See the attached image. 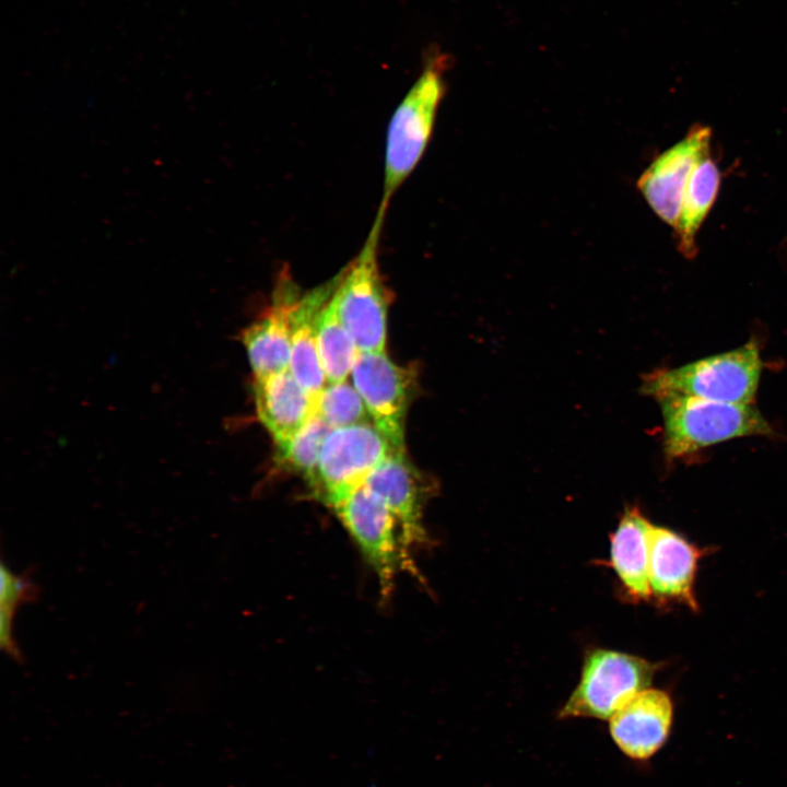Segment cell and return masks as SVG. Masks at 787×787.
Masks as SVG:
<instances>
[{"label":"cell","instance_id":"1","mask_svg":"<svg viewBox=\"0 0 787 787\" xmlns=\"http://www.w3.org/2000/svg\"><path fill=\"white\" fill-rule=\"evenodd\" d=\"M448 55L435 49L396 108L386 138L384 189L376 215H386L390 199L418 165L432 134L438 105L445 94Z\"/></svg>","mask_w":787,"mask_h":787},{"label":"cell","instance_id":"2","mask_svg":"<svg viewBox=\"0 0 787 787\" xmlns=\"http://www.w3.org/2000/svg\"><path fill=\"white\" fill-rule=\"evenodd\" d=\"M663 420V449L674 460L708 446L747 436H768L772 427L752 404L712 401L678 393L654 397Z\"/></svg>","mask_w":787,"mask_h":787},{"label":"cell","instance_id":"3","mask_svg":"<svg viewBox=\"0 0 787 787\" xmlns=\"http://www.w3.org/2000/svg\"><path fill=\"white\" fill-rule=\"evenodd\" d=\"M762 372L760 349L751 340L744 345L674 368L657 369L645 377L644 393L656 397L678 393L735 404H751Z\"/></svg>","mask_w":787,"mask_h":787},{"label":"cell","instance_id":"4","mask_svg":"<svg viewBox=\"0 0 787 787\" xmlns=\"http://www.w3.org/2000/svg\"><path fill=\"white\" fill-rule=\"evenodd\" d=\"M329 507L374 572L384 601L392 595L400 573L419 576L411 552L402 543L395 517L364 484Z\"/></svg>","mask_w":787,"mask_h":787},{"label":"cell","instance_id":"5","mask_svg":"<svg viewBox=\"0 0 787 787\" xmlns=\"http://www.w3.org/2000/svg\"><path fill=\"white\" fill-rule=\"evenodd\" d=\"M383 222L384 218L376 215L359 255L339 272L331 295L360 352H385L388 295L377 260Z\"/></svg>","mask_w":787,"mask_h":787},{"label":"cell","instance_id":"6","mask_svg":"<svg viewBox=\"0 0 787 787\" xmlns=\"http://www.w3.org/2000/svg\"><path fill=\"white\" fill-rule=\"evenodd\" d=\"M658 665L621 651L595 648L584 659L579 682L560 708V719H610L647 689Z\"/></svg>","mask_w":787,"mask_h":787},{"label":"cell","instance_id":"7","mask_svg":"<svg viewBox=\"0 0 787 787\" xmlns=\"http://www.w3.org/2000/svg\"><path fill=\"white\" fill-rule=\"evenodd\" d=\"M395 449L374 423L332 428L308 484L315 496L330 506L362 486Z\"/></svg>","mask_w":787,"mask_h":787},{"label":"cell","instance_id":"8","mask_svg":"<svg viewBox=\"0 0 787 787\" xmlns=\"http://www.w3.org/2000/svg\"><path fill=\"white\" fill-rule=\"evenodd\" d=\"M375 426L396 448H404V423L414 387L412 369L392 363L384 353L359 352L351 371Z\"/></svg>","mask_w":787,"mask_h":787},{"label":"cell","instance_id":"9","mask_svg":"<svg viewBox=\"0 0 787 787\" xmlns=\"http://www.w3.org/2000/svg\"><path fill=\"white\" fill-rule=\"evenodd\" d=\"M712 131L694 125L686 136L661 153L638 179V188L654 212L673 228L677 225L688 181L709 152Z\"/></svg>","mask_w":787,"mask_h":787},{"label":"cell","instance_id":"10","mask_svg":"<svg viewBox=\"0 0 787 787\" xmlns=\"http://www.w3.org/2000/svg\"><path fill=\"white\" fill-rule=\"evenodd\" d=\"M364 485L390 510L409 552L428 543L423 522L427 485L409 461L404 448L395 449L366 479Z\"/></svg>","mask_w":787,"mask_h":787},{"label":"cell","instance_id":"11","mask_svg":"<svg viewBox=\"0 0 787 787\" xmlns=\"http://www.w3.org/2000/svg\"><path fill=\"white\" fill-rule=\"evenodd\" d=\"M301 295L291 279H280L271 305L242 333L254 378L290 369L292 316Z\"/></svg>","mask_w":787,"mask_h":787},{"label":"cell","instance_id":"12","mask_svg":"<svg viewBox=\"0 0 787 787\" xmlns=\"http://www.w3.org/2000/svg\"><path fill=\"white\" fill-rule=\"evenodd\" d=\"M673 704L658 689H645L609 719V733L616 748L632 761L650 759L670 733Z\"/></svg>","mask_w":787,"mask_h":787},{"label":"cell","instance_id":"13","mask_svg":"<svg viewBox=\"0 0 787 787\" xmlns=\"http://www.w3.org/2000/svg\"><path fill=\"white\" fill-rule=\"evenodd\" d=\"M702 550L678 532L654 526L649 530L648 582L651 597L677 601L696 611L694 579Z\"/></svg>","mask_w":787,"mask_h":787},{"label":"cell","instance_id":"14","mask_svg":"<svg viewBox=\"0 0 787 787\" xmlns=\"http://www.w3.org/2000/svg\"><path fill=\"white\" fill-rule=\"evenodd\" d=\"M338 281L339 273L302 294L292 316L290 372L316 403L327 385L317 346L318 318Z\"/></svg>","mask_w":787,"mask_h":787},{"label":"cell","instance_id":"15","mask_svg":"<svg viewBox=\"0 0 787 787\" xmlns=\"http://www.w3.org/2000/svg\"><path fill=\"white\" fill-rule=\"evenodd\" d=\"M254 398L258 419L275 444L291 437L316 413V401L290 369L254 378Z\"/></svg>","mask_w":787,"mask_h":787},{"label":"cell","instance_id":"16","mask_svg":"<svg viewBox=\"0 0 787 787\" xmlns=\"http://www.w3.org/2000/svg\"><path fill=\"white\" fill-rule=\"evenodd\" d=\"M650 526L637 507L626 508L611 536V566L634 602L651 598L648 582Z\"/></svg>","mask_w":787,"mask_h":787},{"label":"cell","instance_id":"17","mask_svg":"<svg viewBox=\"0 0 787 787\" xmlns=\"http://www.w3.org/2000/svg\"><path fill=\"white\" fill-rule=\"evenodd\" d=\"M719 184V169L707 152L688 181L674 227L678 249L686 258H694L697 254L695 237L716 199Z\"/></svg>","mask_w":787,"mask_h":787},{"label":"cell","instance_id":"18","mask_svg":"<svg viewBox=\"0 0 787 787\" xmlns=\"http://www.w3.org/2000/svg\"><path fill=\"white\" fill-rule=\"evenodd\" d=\"M317 346L327 384L346 380L360 351L341 322L331 296L318 318Z\"/></svg>","mask_w":787,"mask_h":787},{"label":"cell","instance_id":"19","mask_svg":"<svg viewBox=\"0 0 787 787\" xmlns=\"http://www.w3.org/2000/svg\"><path fill=\"white\" fill-rule=\"evenodd\" d=\"M332 428L316 412L286 441L277 444L278 463L312 480L318 466L324 442Z\"/></svg>","mask_w":787,"mask_h":787},{"label":"cell","instance_id":"20","mask_svg":"<svg viewBox=\"0 0 787 787\" xmlns=\"http://www.w3.org/2000/svg\"><path fill=\"white\" fill-rule=\"evenodd\" d=\"M0 571V647L10 658L21 662L23 655L13 636V620L21 604L37 600L39 588L32 580L30 571L15 575L4 563Z\"/></svg>","mask_w":787,"mask_h":787},{"label":"cell","instance_id":"21","mask_svg":"<svg viewBox=\"0 0 787 787\" xmlns=\"http://www.w3.org/2000/svg\"><path fill=\"white\" fill-rule=\"evenodd\" d=\"M316 412L331 428L373 423L361 395L348 380L328 383L317 399Z\"/></svg>","mask_w":787,"mask_h":787}]
</instances>
